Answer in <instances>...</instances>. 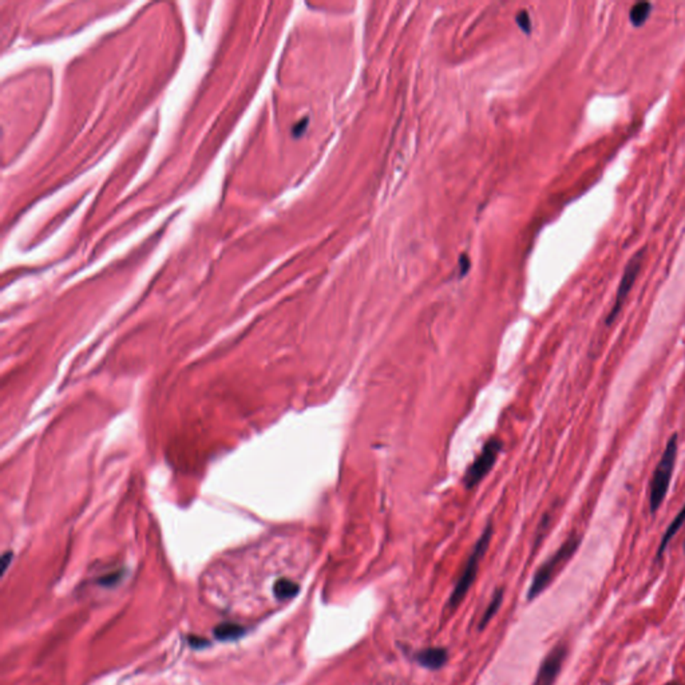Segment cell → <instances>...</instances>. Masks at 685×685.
Instances as JSON below:
<instances>
[{"mask_svg": "<svg viewBox=\"0 0 685 685\" xmlns=\"http://www.w3.org/2000/svg\"><path fill=\"white\" fill-rule=\"evenodd\" d=\"M677 454H679V434L674 432L672 437L667 442L663 455L652 475L651 486H649L651 514H656L659 511V509L663 505L667 494L669 492L674 464L677 461Z\"/></svg>", "mask_w": 685, "mask_h": 685, "instance_id": "1", "label": "cell"}, {"mask_svg": "<svg viewBox=\"0 0 685 685\" xmlns=\"http://www.w3.org/2000/svg\"><path fill=\"white\" fill-rule=\"evenodd\" d=\"M580 543H581V538L578 536L569 537L558 548V551L551 556V558H548L539 566V569L534 574L531 585L529 588V601L538 597L551 585L554 575L558 573V570L561 569L562 566L573 557V554L578 549Z\"/></svg>", "mask_w": 685, "mask_h": 685, "instance_id": "2", "label": "cell"}, {"mask_svg": "<svg viewBox=\"0 0 685 685\" xmlns=\"http://www.w3.org/2000/svg\"><path fill=\"white\" fill-rule=\"evenodd\" d=\"M492 537H493V526H492V525H487V528L483 530L482 536L477 541L475 548H474V551H472V554H470L469 560H467L466 565H464V569H463V572H462L461 577H460L458 583L455 585L452 593L450 595V607H458L462 601H463L464 595H467V592L470 590L472 585L474 584V581H475V577H477V572H478L481 560H482L484 553L489 549Z\"/></svg>", "mask_w": 685, "mask_h": 685, "instance_id": "3", "label": "cell"}, {"mask_svg": "<svg viewBox=\"0 0 685 685\" xmlns=\"http://www.w3.org/2000/svg\"><path fill=\"white\" fill-rule=\"evenodd\" d=\"M645 253H647V249L642 248V249H640V250L630 260V262H628L627 267L624 268V273H622V277H621L620 285H618L615 303H613V307H612L609 315L607 316V320H605V324H607V326H612V324L616 322V319H617L620 312H621V309H622V307H624V304H625V300L628 299L630 291H632L634 282H636L639 275H640Z\"/></svg>", "mask_w": 685, "mask_h": 685, "instance_id": "4", "label": "cell"}, {"mask_svg": "<svg viewBox=\"0 0 685 685\" xmlns=\"http://www.w3.org/2000/svg\"><path fill=\"white\" fill-rule=\"evenodd\" d=\"M501 450L502 442L498 438L490 439L484 445L481 454L472 462L469 470L464 472V486L467 489L475 487L490 472L498 460Z\"/></svg>", "mask_w": 685, "mask_h": 685, "instance_id": "5", "label": "cell"}, {"mask_svg": "<svg viewBox=\"0 0 685 685\" xmlns=\"http://www.w3.org/2000/svg\"><path fill=\"white\" fill-rule=\"evenodd\" d=\"M568 649L563 644L556 645L539 667L534 685H553L561 672L562 664L566 659Z\"/></svg>", "mask_w": 685, "mask_h": 685, "instance_id": "6", "label": "cell"}, {"mask_svg": "<svg viewBox=\"0 0 685 685\" xmlns=\"http://www.w3.org/2000/svg\"><path fill=\"white\" fill-rule=\"evenodd\" d=\"M415 660L418 664L425 667L427 669L437 671L443 668L449 660V652L445 648H427L416 653Z\"/></svg>", "mask_w": 685, "mask_h": 685, "instance_id": "7", "label": "cell"}, {"mask_svg": "<svg viewBox=\"0 0 685 685\" xmlns=\"http://www.w3.org/2000/svg\"><path fill=\"white\" fill-rule=\"evenodd\" d=\"M684 522L685 504L684 506L680 509V511L677 513V516L674 518V521L671 522V525L665 530V533H664L663 538H662V542H660V546H659V551H657V556H656L657 560H660V558L663 557V554L665 553V551H667L669 542H671L674 536L679 533V530L684 525Z\"/></svg>", "mask_w": 685, "mask_h": 685, "instance_id": "8", "label": "cell"}, {"mask_svg": "<svg viewBox=\"0 0 685 685\" xmlns=\"http://www.w3.org/2000/svg\"><path fill=\"white\" fill-rule=\"evenodd\" d=\"M652 14V3L649 1H639L632 6L630 11V21L632 26L641 27L648 21Z\"/></svg>", "mask_w": 685, "mask_h": 685, "instance_id": "9", "label": "cell"}, {"mask_svg": "<svg viewBox=\"0 0 685 685\" xmlns=\"http://www.w3.org/2000/svg\"><path fill=\"white\" fill-rule=\"evenodd\" d=\"M299 592H300V586L288 578H280L273 585V593L279 600H290Z\"/></svg>", "mask_w": 685, "mask_h": 685, "instance_id": "10", "label": "cell"}, {"mask_svg": "<svg viewBox=\"0 0 685 685\" xmlns=\"http://www.w3.org/2000/svg\"><path fill=\"white\" fill-rule=\"evenodd\" d=\"M502 600H504V592L499 589V590L495 592L493 598H492V601H490V604H489V607H486V610H484V613H483L481 622H479V630H482L483 628L490 622V620L494 617L497 612H498V609L502 605Z\"/></svg>", "mask_w": 685, "mask_h": 685, "instance_id": "11", "label": "cell"}, {"mask_svg": "<svg viewBox=\"0 0 685 685\" xmlns=\"http://www.w3.org/2000/svg\"><path fill=\"white\" fill-rule=\"evenodd\" d=\"M214 633L220 640H235L244 633V628L236 624H221L216 628Z\"/></svg>", "mask_w": 685, "mask_h": 685, "instance_id": "12", "label": "cell"}, {"mask_svg": "<svg viewBox=\"0 0 685 685\" xmlns=\"http://www.w3.org/2000/svg\"><path fill=\"white\" fill-rule=\"evenodd\" d=\"M516 19H517L518 26H519L526 34H530V31H531V21H530L528 11L522 10V11L518 14Z\"/></svg>", "mask_w": 685, "mask_h": 685, "instance_id": "13", "label": "cell"}, {"mask_svg": "<svg viewBox=\"0 0 685 685\" xmlns=\"http://www.w3.org/2000/svg\"><path fill=\"white\" fill-rule=\"evenodd\" d=\"M460 265H461V270H462L461 276H463L464 273H467V270H469V267H470V264H469V257L463 255V256H462L461 257V260H460Z\"/></svg>", "mask_w": 685, "mask_h": 685, "instance_id": "14", "label": "cell"}, {"mask_svg": "<svg viewBox=\"0 0 685 685\" xmlns=\"http://www.w3.org/2000/svg\"><path fill=\"white\" fill-rule=\"evenodd\" d=\"M667 685H684V684H681V683H677V681H672V683H668V684Z\"/></svg>", "mask_w": 685, "mask_h": 685, "instance_id": "15", "label": "cell"}, {"mask_svg": "<svg viewBox=\"0 0 685 685\" xmlns=\"http://www.w3.org/2000/svg\"><path fill=\"white\" fill-rule=\"evenodd\" d=\"M684 549H685V543H684Z\"/></svg>", "mask_w": 685, "mask_h": 685, "instance_id": "16", "label": "cell"}]
</instances>
